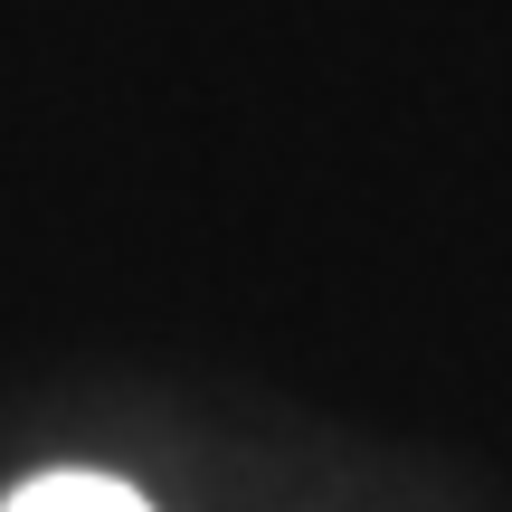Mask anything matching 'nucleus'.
<instances>
[{"label": "nucleus", "instance_id": "f257e3e1", "mask_svg": "<svg viewBox=\"0 0 512 512\" xmlns=\"http://www.w3.org/2000/svg\"><path fill=\"white\" fill-rule=\"evenodd\" d=\"M0 512H162V503L143 484L105 475V465H48V475H29Z\"/></svg>", "mask_w": 512, "mask_h": 512}]
</instances>
